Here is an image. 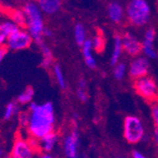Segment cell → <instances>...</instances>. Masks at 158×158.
I'll list each match as a JSON object with an SVG mask.
<instances>
[{
	"mask_svg": "<svg viewBox=\"0 0 158 158\" xmlns=\"http://www.w3.org/2000/svg\"><path fill=\"white\" fill-rule=\"evenodd\" d=\"M56 122L55 107L53 103L37 104L31 102L27 112L26 129L30 137L40 139L54 131Z\"/></svg>",
	"mask_w": 158,
	"mask_h": 158,
	"instance_id": "obj_1",
	"label": "cell"
},
{
	"mask_svg": "<svg viewBox=\"0 0 158 158\" xmlns=\"http://www.w3.org/2000/svg\"><path fill=\"white\" fill-rule=\"evenodd\" d=\"M26 16V28L32 36L34 43L38 45L44 42V30L45 28L44 13L40 9L37 1L29 0L23 6Z\"/></svg>",
	"mask_w": 158,
	"mask_h": 158,
	"instance_id": "obj_2",
	"label": "cell"
},
{
	"mask_svg": "<svg viewBox=\"0 0 158 158\" xmlns=\"http://www.w3.org/2000/svg\"><path fill=\"white\" fill-rule=\"evenodd\" d=\"M127 21L135 27L147 26L152 17V9L147 0H130L125 7Z\"/></svg>",
	"mask_w": 158,
	"mask_h": 158,
	"instance_id": "obj_3",
	"label": "cell"
},
{
	"mask_svg": "<svg viewBox=\"0 0 158 158\" xmlns=\"http://www.w3.org/2000/svg\"><path fill=\"white\" fill-rule=\"evenodd\" d=\"M135 92L149 103L158 100V86L156 81L149 74L133 80Z\"/></svg>",
	"mask_w": 158,
	"mask_h": 158,
	"instance_id": "obj_4",
	"label": "cell"
},
{
	"mask_svg": "<svg viewBox=\"0 0 158 158\" xmlns=\"http://www.w3.org/2000/svg\"><path fill=\"white\" fill-rule=\"evenodd\" d=\"M145 129L142 122L136 116H127L123 122V135L130 144L139 142L144 135Z\"/></svg>",
	"mask_w": 158,
	"mask_h": 158,
	"instance_id": "obj_5",
	"label": "cell"
},
{
	"mask_svg": "<svg viewBox=\"0 0 158 158\" xmlns=\"http://www.w3.org/2000/svg\"><path fill=\"white\" fill-rule=\"evenodd\" d=\"M33 43L34 40L27 29L26 27H18L8 38L6 46L10 51H23L28 49Z\"/></svg>",
	"mask_w": 158,
	"mask_h": 158,
	"instance_id": "obj_6",
	"label": "cell"
},
{
	"mask_svg": "<svg viewBox=\"0 0 158 158\" xmlns=\"http://www.w3.org/2000/svg\"><path fill=\"white\" fill-rule=\"evenodd\" d=\"M37 149L30 143L29 139L17 137L10 150V158H33Z\"/></svg>",
	"mask_w": 158,
	"mask_h": 158,
	"instance_id": "obj_7",
	"label": "cell"
},
{
	"mask_svg": "<svg viewBox=\"0 0 158 158\" xmlns=\"http://www.w3.org/2000/svg\"><path fill=\"white\" fill-rule=\"evenodd\" d=\"M149 70H150L149 58L139 55L133 57L128 67V73L133 80H135V79L147 75L149 73Z\"/></svg>",
	"mask_w": 158,
	"mask_h": 158,
	"instance_id": "obj_8",
	"label": "cell"
},
{
	"mask_svg": "<svg viewBox=\"0 0 158 158\" xmlns=\"http://www.w3.org/2000/svg\"><path fill=\"white\" fill-rule=\"evenodd\" d=\"M122 40L123 52L128 56L135 57L142 53V42H140L135 34L126 32L122 36Z\"/></svg>",
	"mask_w": 158,
	"mask_h": 158,
	"instance_id": "obj_9",
	"label": "cell"
},
{
	"mask_svg": "<svg viewBox=\"0 0 158 158\" xmlns=\"http://www.w3.org/2000/svg\"><path fill=\"white\" fill-rule=\"evenodd\" d=\"M156 31L153 27H148L145 30L142 40V54L149 59H154L158 56V53L154 48V41Z\"/></svg>",
	"mask_w": 158,
	"mask_h": 158,
	"instance_id": "obj_10",
	"label": "cell"
},
{
	"mask_svg": "<svg viewBox=\"0 0 158 158\" xmlns=\"http://www.w3.org/2000/svg\"><path fill=\"white\" fill-rule=\"evenodd\" d=\"M78 147L79 135L76 130H73L65 136L63 141V150L66 157L78 158Z\"/></svg>",
	"mask_w": 158,
	"mask_h": 158,
	"instance_id": "obj_11",
	"label": "cell"
},
{
	"mask_svg": "<svg viewBox=\"0 0 158 158\" xmlns=\"http://www.w3.org/2000/svg\"><path fill=\"white\" fill-rule=\"evenodd\" d=\"M106 12L108 19L116 25H121L126 18L125 8L117 1H112L107 5Z\"/></svg>",
	"mask_w": 158,
	"mask_h": 158,
	"instance_id": "obj_12",
	"label": "cell"
},
{
	"mask_svg": "<svg viewBox=\"0 0 158 158\" xmlns=\"http://www.w3.org/2000/svg\"><path fill=\"white\" fill-rule=\"evenodd\" d=\"M58 142V135L54 131L38 139V150L43 152H51Z\"/></svg>",
	"mask_w": 158,
	"mask_h": 158,
	"instance_id": "obj_13",
	"label": "cell"
},
{
	"mask_svg": "<svg viewBox=\"0 0 158 158\" xmlns=\"http://www.w3.org/2000/svg\"><path fill=\"white\" fill-rule=\"evenodd\" d=\"M37 3L44 14L53 16L62 8V0H37Z\"/></svg>",
	"mask_w": 158,
	"mask_h": 158,
	"instance_id": "obj_14",
	"label": "cell"
},
{
	"mask_svg": "<svg viewBox=\"0 0 158 158\" xmlns=\"http://www.w3.org/2000/svg\"><path fill=\"white\" fill-rule=\"evenodd\" d=\"M19 27L9 18L0 20V46H6L8 38Z\"/></svg>",
	"mask_w": 158,
	"mask_h": 158,
	"instance_id": "obj_15",
	"label": "cell"
},
{
	"mask_svg": "<svg viewBox=\"0 0 158 158\" xmlns=\"http://www.w3.org/2000/svg\"><path fill=\"white\" fill-rule=\"evenodd\" d=\"M93 51H94V49L92 46L91 39H88L81 46V52H82V56L84 58L85 64L87 65L88 68H89L91 70H94L97 67V62H96V59L93 55Z\"/></svg>",
	"mask_w": 158,
	"mask_h": 158,
	"instance_id": "obj_16",
	"label": "cell"
},
{
	"mask_svg": "<svg viewBox=\"0 0 158 158\" xmlns=\"http://www.w3.org/2000/svg\"><path fill=\"white\" fill-rule=\"evenodd\" d=\"M123 53V40L122 35L115 34L113 39V48L112 53L110 56V64L112 66L116 65L118 62H120L121 57Z\"/></svg>",
	"mask_w": 158,
	"mask_h": 158,
	"instance_id": "obj_17",
	"label": "cell"
},
{
	"mask_svg": "<svg viewBox=\"0 0 158 158\" xmlns=\"http://www.w3.org/2000/svg\"><path fill=\"white\" fill-rule=\"evenodd\" d=\"M38 46L40 47V50H41L42 56H43L42 66L45 69L52 68L53 62H54V56H53V52H52L51 48L44 42L38 44Z\"/></svg>",
	"mask_w": 158,
	"mask_h": 158,
	"instance_id": "obj_18",
	"label": "cell"
},
{
	"mask_svg": "<svg viewBox=\"0 0 158 158\" xmlns=\"http://www.w3.org/2000/svg\"><path fill=\"white\" fill-rule=\"evenodd\" d=\"M73 37H74V41L77 45L82 46V44L87 41V30L86 27L83 24L81 23H77L74 25L73 27Z\"/></svg>",
	"mask_w": 158,
	"mask_h": 158,
	"instance_id": "obj_19",
	"label": "cell"
},
{
	"mask_svg": "<svg viewBox=\"0 0 158 158\" xmlns=\"http://www.w3.org/2000/svg\"><path fill=\"white\" fill-rule=\"evenodd\" d=\"M52 71H53L54 77L56 79L58 87L62 89H65L67 87V82H66V78H65V75H64L61 66L58 64H54L52 67Z\"/></svg>",
	"mask_w": 158,
	"mask_h": 158,
	"instance_id": "obj_20",
	"label": "cell"
},
{
	"mask_svg": "<svg viewBox=\"0 0 158 158\" xmlns=\"http://www.w3.org/2000/svg\"><path fill=\"white\" fill-rule=\"evenodd\" d=\"M33 98H34V89L31 87H27L18 95L16 102L19 105H23V106L29 105L31 102H33Z\"/></svg>",
	"mask_w": 158,
	"mask_h": 158,
	"instance_id": "obj_21",
	"label": "cell"
},
{
	"mask_svg": "<svg viewBox=\"0 0 158 158\" xmlns=\"http://www.w3.org/2000/svg\"><path fill=\"white\" fill-rule=\"evenodd\" d=\"M10 19L19 27H26V16L23 10H11L9 13Z\"/></svg>",
	"mask_w": 158,
	"mask_h": 158,
	"instance_id": "obj_22",
	"label": "cell"
},
{
	"mask_svg": "<svg viewBox=\"0 0 158 158\" xmlns=\"http://www.w3.org/2000/svg\"><path fill=\"white\" fill-rule=\"evenodd\" d=\"M76 96L83 103H86L89 100V94L87 91V81L85 78H80L77 83Z\"/></svg>",
	"mask_w": 158,
	"mask_h": 158,
	"instance_id": "obj_23",
	"label": "cell"
},
{
	"mask_svg": "<svg viewBox=\"0 0 158 158\" xmlns=\"http://www.w3.org/2000/svg\"><path fill=\"white\" fill-rule=\"evenodd\" d=\"M127 65L124 62H118L116 65H114L113 69V76L117 81H122L123 79L125 77L126 73H127Z\"/></svg>",
	"mask_w": 158,
	"mask_h": 158,
	"instance_id": "obj_24",
	"label": "cell"
},
{
	"mask_svg": "<svg viewBox=\"0 0 158 158\" xmlns=\"http://www.w3.org/2000/svg\"><path fill=\"white\" fill-rule=\"evenodd\" d=\"M18 103L17 102H10L7 104L4 109L3 113V118L5 121H9L10 118H12L17 113H18Z\"/></svg>",
	"mask_w": 158,
	"mask_h": 158,
	"instance_id": "obj_25",
	"label": "cell"
},
{
	"mask_svg": "<svg viewBox=\"0 0 158 158\" xmlns=\"http://www.w3.org/2000/svg\"><path fill=\"white\" fill-rule=\"evenodd\" d=\"M91 43L94 51H96L97 53H101L104 51L106 46V41H105V37L101 33H97L91 39Z\"/></svg>",
	"mask_w": 158,
	"mask_h": 158,
	"instance_id": "obj_26",
	"label": "cell"
},
{
	"mask_svg": "<svg viewBox=\"0 0 158 158\" xmlns=\"http://www.w3.org/2000/svg\"><path fill=\"white\" fill-rule=\"evenodd\" d=\"M151 115L155 127H158V100L151 104Z\"/></svg>",
	"mask_w": 158,
	"mask_h": 158,
	"instance_id": "obj_27",
	"label": "cell"
},
{
	"mask_svg": "<svg viewBox=\"0 0 158 158\" xmlns=\"http://www.w3.org/2000/svg\"><path fill=\"white\" fill-rule=\"evenodd\" d=\"M8 51H9V49L7 48V46H0V64L2 63L4 58L6 57Z\"/></svg>",
	"mask_w": 158,
	"mask_h": 158,
	"instance_id": "obj_28",
	"label": "cell"
},
{
	"mask_svg": "<svg viewBox=\"0 0 158 158\" xmlns=\"http://www.w3.org/2000/svg\"><path fill=\"white\" fill-rule=\"evenodd\" d=\"M43 36L44 38H47V39H50V38H53L54 36V33H53V30L47 27H45L44 30V33H43Z\"/></svg>",
	"mask_w": 158,
	"mask_h": 158,
	"instance_id": "obj_29",
	"label": "cell"
},
{
	"mask_svg": "<svg viewBox=\"0 0 158 158\" xmlns=\"http://www.w3.org/2000/svg\"><path fill=\"white\" fill-rule=\"evenodd\" d=\"M132 156H133V158H147L143 153L137 152V151H134L132 152Z\"/></svg>",
	"mask_w": 158,
	"mask_h": 158,
	"instance_id": "obj_30",
	"label": "cell"
},
{
	"mask_svg": "<svg viewBox=\"0 0 158 158\" xmlns=\"http://www.w3.org/2000/svg\"><path fill=\"white\" fill-rule=\"evenodd\" d=\"M153 139L155 144L158 146V127H155L154 132H153Z\"/></svg>",
	"mask_w": 158,
	"mask_h": 158,
	"instance_id": "obj_31",
	"label": "cell"
},
{
	"mask_svg": "<svg viewBox=\"0 0 158 158\" xmlns=\"http://www.w3.org/2000/svg\"><path fill=\"white\" fill-rule=\"evenodd\" d=\"M39 158H54V157L49 152H43V154L40 155Z\"/></svg>",
	"mask_w": 158,
	"mask_h": 158,
	"instance_id": "obj_32",
	"label": "cell"
},
{
	"mask_svg": "<svg viewBox=\"0 0 158 158\" xmlns=\"http://www.w3.org/2000/svg\"><path fill=\"white\" fill-rule=\"evenodd\" d=\"M4 151L2 150V148L0 147V158H3V156H4Z\"/></svg>",
	"mask_w": 158,
	"mask_h": 158,
	"instance_id": "obj_33",
	"label": "cell"
}]
</instances>
